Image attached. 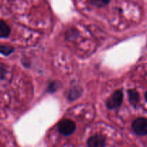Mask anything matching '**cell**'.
Here are the masks:
<instances>
[{
  "instance_id": "1",
  "label": "cell",
  "mask_w": 147,
  "mask_h": 147,
  "mask_svg": "<svg viewBox=\"0 0 147 147\" xmlns=\"http://www.w3.org/2000/svg\"><path fill=\"white\" fill-rule=\"evenodd\" d=\"M57 130L63 136H70L76 130V124L70 119H63L57 124Z\"/></svg>"
},
{
  "instance_id": "2",
  "label": "cell",
  "mask_w": 147,
  "mask_h": 147,
  "mask_svg": "<svg viewBox=\"0 0 147 147\" xmlns=\"http://www.w3.org/2000/svg\"><path fill=\"white\" fill-rule=\"evenodd\" d=\"M123 99V93L121 90H118L115 91L111 97L108 99L106 102V106L109 109H118L121 106Z\"/></svg>"
},
{
  "instance_id": "3",
  "label": "cell",
  "mask_w": 147,
  "mask_h": 147,
  "mask_svg": "<svg viewBox=\"0 0 147 147\" xmlns=\"http://www.w3.org/2000/svg\"><path fill=\"white\" fill-rule=\"evenodd\" d=\"M132 129L136 135L140 136L147 135V119L138 118L132 123Z\"/></svg>"
},
{
  "instance_id": "4",
  "label": "cell",
  "mask_w": 147,
  "mask_h": 147,
  "mask_svg": "<svg viewBox=\"0 0 147 147\" xmlns=\"http://www.w3.org/2000/svg\"><path fill=\"white\" fill-rule=\"evenodd\" d=\"M87 144L88 147H105L106 139L101 135H94L89 138Z\"/></svg>"
},
{
  "instance_id": "5",
  "label": "cell",
  "mask_w": 147,
  "mask_h": 147,
  "mask_svg": "<svg viewBox=\"0 0 147 147\" xmlns=\"http://www.w3.org/2000/svg\"><path fill=\"white\" fill-rule=\"evenodd\" d=\"M10 32H11V30H10L8 24L4 20H1V22H0V34H1V37H2V38L7 37L9 35Z\"/></svg>"
},
{
  "instance_id": "6",
  "label": "cell",
  "mask_w": 147,
  "mask_h": 147,
  "mask_svg": "<svg viewBox=\"0 0 147 147\" xmlns=\"http://www.w3.org/2000/svg\"><path fill=\"white\" fill-rule=\"evenodd\" d=\"M128 95H129V99L130 103L133 106H136L139 101V95L138 92L135 90H129Z\"/></svg>"
},
{
  "instance_id": "7",
  "label": "cell",
  "mask_w": 147,
  "mask_h": 147,
  "mask_svg": "<svg viewBox=\"0 0 147 147\" xmlns=\"http://www.w3.org/2000/svg\"><path fill=\"white\" fill-rule=\"evenodd\" d=\"M90 1L93 5L100 8V7H103L107 5L110 2L111 0H90Z\"/></svg>"
},
{
  "instance_id": "8",
  "label": "cell",
  "mask_w": 147,
  "mask_h": 147,
  "mask_svg": "<svg viewBox=\"0 0 147 147\" xmlns=\"http://www.w3.org/2000/svg\"><path fill=\"white\" fill-rule=\"evenodd\" d=\"M80 88H74L73 90H70V95H69V98L70 100H75L76 98L80 96Z\"/></svg>"
},
{
  "instance_id": "9",
  "label": "cell",
  "mask_w": 147,
  "mask_h": 147,
  "mask_svg": "<svg viewBox=\"0 0 147 147\" xmlns=\"http://www.w3.org/2000/svg\"><path fill=\"white\" fill-rule=\"evenodd\" d=\"M14 49L10 46L7 45H1V53L4 55H9L13 52Z\"/></svg>"
},
{
  "instance_id": "10",
  "label": "cell",
  "mask_w": 147,
  "mask_h": 147,
  "mask_svg": "<svg viewBox=\"0 0 147 147\" xmlns=\"http://www.w3.org/2000/svg\"><path fill=\"white\" fill-rule=\"evenodd\" d=\"M145 98H146V101H147V92L146 93V95H145Z\"/></svg>"
}]
</instances>
